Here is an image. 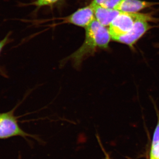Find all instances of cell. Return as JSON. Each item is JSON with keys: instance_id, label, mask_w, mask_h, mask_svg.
Listing matches in <instances>:
<instances>
[{"instance_id": "3", "label": "cell", "mask_w": 159, "mask_h": 159, "mask_svg": "<svg viewBox=\"0 0 159 159\" xmlns=\"http://www.w3.org/2000/svg\"><path fill=\"white\" fill-rule=\"evenodd\" d=\"M17 106L11 110L0 113V139H6L16 136L23 138L35 136L23 130L18 122V117L15 115Z\"/></svg>"}, {"instance_id": "1", "label": "cell", "mask_w": 159, "mask_h": 159, "mask_svg": "<svg viewBox=\"0 0 159 159\" xmlns=\"http://www.w3.org/2000/svg\"><path fill=\"white\" fill-rule=\"evenodd\" d=\"M85 39L78 50L67 57L64 61H71L75 68L79 69L84 61L93 56L99 50H107L111 38L108 29L95 19L85 28Z\"/></svg>"}, {"instance_id": "12", "label": "cell", "mask_w": 159, "mask_h": 159, "mask_svg": "<svg viewBox=\"0 0 159 159\" xmlns=\"http://www.w3.org/2000/svg\"><path fill=\"white\" fill-rule=\"evenodd\" d=\"M150 159H159V142L152 145Z\"/></svg>"}, {"instance_id": "13", "label": "cell", "mask_w": 159, "mask_h": 159, "mask_svg": "<svg viewBox=\"0 0 159 159\" xmlns=\"http://www.w3.org/2000/svg\"><path fill=\"white\" fill-rule=\"evenodd\" d=\"M97 139H98V142H99V144H100V146H101V148H102V150L103 151L104 155H105V158H104V159H111L109 155L106 152L105 149L103 148V146H102V144H101V142H100V141L99 140V139L98 137L97 138Z\"/></svg>"}, {"instance_id": "2", "label": "cell", "mask_w": 159, "mask_h": 159, "mask_svg": "<svg viewBox=\"0 0 159 159\" xmlns=\"http://www.w3.org/2000/svg\"><path fill=\"white\" fill-rule=\"evenodd\" d=\"M154 18L149 14L138 12H121L113 20L108 30L112 40L128 33L139 20L146 21L155 20Z\"/></svg>"}, {"instance_id": "5", "label": "cell", "mask_w": 159, "mask_h": 159, "mask_svg": "<svg viewBox=\"0 0 159 159\" xmlns=\"http://www.w3.org/2000/svg\"><path fill=\"white\" fill-rule=\"evenodd\" d=\"M64 19V22L86 28L95 19L93 6L90 4L80 8Z\"/></svg>"}, {"instance_id": "10", "label": "cell", "mask_w": 159, "mask_h": 159, "mask_svg": "<svg viewBox=\"0 0 159 159\" xmlns=\"http://www.w3.org/2000/svg\"><path fill=\"white\" fill-rule=\"evenodd\" d=\"M59 1V0H36V1L31 3L30 5L41 7L53 5Z\"/></svg>"}, {"instance_id": "14", "label": "cell", "mask_w": 159, "mask_h": 159, "mask_svg": "<svg viewBox=\"0 0 159 159\" xmlns=\"http://www.w3.org/2000/svg\"><path fill=\"white\" fill-rule=\"evenodd\" d=\"M157 46V47H158V48H159V44H158V45Z\"/></svg>"}, {"instance_id": "6", "label": "cell", "mask_w": 159, "mask_h": 159, "mask_svg": "<svg viewBox=\"0 0 159 159\" xmlns=\"http://www.w3.org/2000/svg\"><path fill=\"white\" fill-rule=\"evenodd\" d=\"M91 4L93 9L95 19L105 27L109 26L113 20L122 12L116 9H107L92 3Z\"/></svg>"}, {"instance_id": "8", "label": "cell", "mask_w": 159, "mask_h": 159, "mask_svg": "<svg viewBox=\"0 0 159 159\" xmlns=\"http://www.w3.org/2000/svg\"><path fill=\"white\" fill-rule=\"evenodd\" d=\"M123 0H93L92 4L107 9H116Z\"/></svg>"}, {"instance_id": "9", "label": "cell", "mask_w": 159, "mask_h": 159, "mask_svg": "<svg viewBox=\"0 0 159 159\" xmlns=\"http://www.w3.org/2000/svg\"><path fill=\"white\" fill-rule=\"evenodd\" d=\"M11 32H9L2 39L0 40V57L1 54L3 49L6 45L11 42ZM0 75H2L3 77L7 78V74H6V71L3 69L2 67L0 66Z\"/></svg>"}, {"instance_id": "4", "label": "cell", "mask_w": 159, "mask_h": 159, "mask_svg": "<svg viewBox=\"0 0 159 159\" xmlns=\"http://www.w3.org/2000/svg\"><path fill=\"white\" fill-rule=\"evenodd\" d=\"M152 28L145 20H139L135 23L134 27L129 32L122 36L115 39L114 41L127 45L130 48L144 35V34Z\"/></svg>"}, {"instance_id": "11", "label": "cell", "mask_w": 159, "mask_h": 159, "mask_svg": "<svg viewBox=\"0 0 159 159\" xmlns=\"http://www.w3.org/2000/svg\"><path fill=\"white\" fill-rule=\"evenodd\" d=\"M156 111L157 116V123L154 132L152 145L159 142V110L156 108Z\"/></svg>"}, {"instance_id": "7", "label": "cell", "mask_w": 159, "mask_h": 159, "mask_svg": "<svg viewBox=\"0 0 159 159\" xmlns=\"http://www.w3.org/2000/svg\"><path fill=\"white\" fill-rule=\"evenodd\" d=\"M159 4L158 2H146L141 0H123L117 7L116 10L122 12H138L145 8Z\"/></svg>"}]
</instances>
